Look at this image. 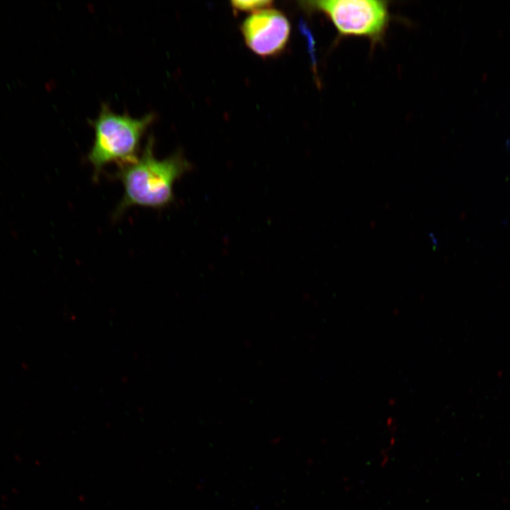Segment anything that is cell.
Here are the masks:
<instances>
[{
    "label": "cell",
    "instance_id": "obj_5",
    "mask_svg": "<svg viewBox=\"0 0 510 510\" xmlns=\"http://www.w3.org/2000/svg\"><path fill=\"white\" fill-rule=\"evenodd\" d=\"M272 4L273 1L267 0L231 1V6L234 11L252 13L269 8L271 6Z\"/></svg>",
    "mask_w": 510,
    "mask_h": 510
},
{
    "label": "cell",
    "instance_id": "obj_3",
    "mask_svg": "<svg viewBox=\"0 0 510 510\" xmlns=\"http://www.w3.org/2000/svg\"><path fill=\"white\" fill-rule=\"evenodd\" d=\"M300 4L307 11L325 14L339 37H365L372 45L382 40L390 18L388 2L381 0H321Z\"/></svg>",
    "mask_w": 510,
    "mask_h": 510
},
{
    "label": "cell",
    "instance_id": "obj_1",
    "mask_svg": "<svg viewBox=\"0 0 510 510\" xmlns=\"http://www.w3.org/2000/svg\"><path fill=\"white\" fill-rule=\"evenodd\" d=\"M150 136L140 157L133 162L118 166L115 176L123 183V196L114 216L119 217L130 207L137 205L162 208L174 200V184L191 169V164L181 152L159 159Z\"/></svg>",
    "mask_w": 510,
    "mask_h": 510
},
{
    "label": "cell",
    "instance_id": "obj_4",
    "mask_svg": "<svg viewBox=\"0 0 510 510\" xmlns=\"http://www.w3.org/2000/svg\"><path fill=\"white\" fill-rule=\"evenodd\" d=\"M240 29L249 48L264 57L281 53L290 35V24L286 16L271 7L250 14Z\"/></svg>",
    "mask_w": 510,
    "mask_h": 510
},
{
    "label": "cell",
    "instance_id": "obj_2",
    "mask_svg": "<svg viewBox=\"0 0 510 510\" xmlns=\"http://www.w3.org/2000/svg\"><path fill=\"white\" fill-rule=\"evenodd\" d=\"M154 120V113L133 118L113 111L106 103L101 106L98 116L90 121L94 140L87 156L96 180L107 164L124 165L138 158L141 140Z\"/></svg>",
    "mask_w": 510,
    "mask_h": 510
}]
</instances>
